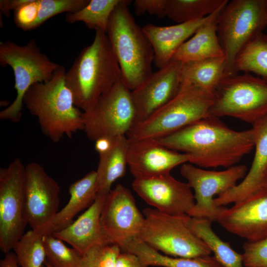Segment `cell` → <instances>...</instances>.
I'll return each mask as SVG.
<instances>
[{"label": "cell", "mask_w": 267, "mask_h": 267, "mask_svg": "<svg viewBox=\"0 0 267 267\" xmlns=\"http://www.w3.org/2000/svg\"><path fill=\"white\" fill-rule=\"evenodd\" d=\"M156 140L169 149L189 155V163L201 168H230L255 147L252 128L236 131L212 116Z\"/></svg>", "instance_id": "6da1fadb"}, {"label": "cell", "mask_w": 267, "mask_h": 267, "mask_svg": "<svg viewBox=\"0 0 267 267\" xmlns=\"http://www.w3.org/2000/svg\"><path fill=\"white\" fill-rule=\"evenodd\" d=\"M121 70L105 32L95 31L92 43L84 47L65 73L75 106L88 111L121 80Z\"/></svg>", "instance_id": "7a4b0ae2"}, {"label": "cell", "mask_w": 267, "mask_h": 267, "mask_svg": "<svg viewBox=\"0 0 267 267\" xmlns=\"http://www.w3.org/2000/svg\"><path fill=\"white\" fill-rule=\"evenodd\" d=\"M66 72L60 65L49 80L32 85L23 100L30 113L37 118L43 133L53 142L84 130L83 111L75 105L66 83Z\"/></svg>", "instance_id": "3957f363"}, {"label": "cell", "mask_w": 267, "mask_h": 267, "mask_svg": "<svg viewBox=\"0 0 267 267\" xmlns=\"http://www.w3.org/2000/svg\"><path fill=\"white\" fill-rule=\"evenodd\" d=\"M132 1L122 0L115 7L106 34L120 68L121 81L133 91L153 73L154 53L150 41L128 8Z\"/></svg>", "instance_id": "277c9868"}, {"label": "cell", "mask_w": 267, "mask_h": 267, "mask_svg": "<svg viewBox=\"0 0 267 267\" xmlns=\"http://www.w3.org/2000/svg\"><path fill=\"white\" fill-rule=\"evenodd\" d=\"M215 94L197 86L181 84L177 94L127 133L130 139H158L210 116Z\"/></svg>", "instance_id": "5b68a950"}, {"label": "cell", "mask_w": 267, "mask_h": 267, "mask_svg": "<svg viewBox=\"0 0 267 267\" xmlns=\"http://www.w3.org/2000/svg\"><path fill=\"white\" fill-rule=\"evenodd\" d=\"M267 26V0L227 2L217 22V35L225 58L224 77L236 74L234 63L238 54L248 43L263 33Z\"/></svg>", "instance_id": "8992f818"}, {"label": "cell", "mask_w": 267, "mask_h": 267, "mask_svg": "<svg viewBox=\"0 0 267 267\" xmlns=\"http://www.w3.org/2000/svg\"><path fill=\"white\" fill-rule=\"evenodd\" d=\"M0 64L12 69L16 91L13 101L0 112V119L17 123L22 117L26 91L35 84L49 80L60 65L43 53L33 39L23 45L10 41L1 42Z\"/></svg>", "instance_id": "52a82bcc"}, {"label": "cell", "mask_w": 267, "mask_h": 267, "mask_svg": "<svg viewBox=\"0 0 267 267\" xmlns=\"http://www.w3.org/2000/svg\"><path fill=\"white\" fill-rule=\"evenodd\" d=\"M143 213L144 224L137 239L171 257L196 258L211 255L208 245L189 226V216L168 215L149 208Z\"/></svg>", "instance_id": "ba28073f"}, {"label": "cell", "mask_w": 267, "mask_h": 267, "mask_svg": "<svg viewBox=\"0 0 267 267\" xmlns=\"http://www.w3.org/2000/svg\"><path fill=\"white\" fill-rule=\"evenodd\" d=\"M210 116H229L254 125L267 115V83L250 73L224 77L215 91Z\"/></svg>", "instance_id": "9c48e42d"}, {"label": "cell", "mask_w": 267, "mask_h": 267, "mask_svg": "<svg viewBox=\"0 0 267 267\" xmlns=\"http://www.w3.org/2000/svg\"><path fill=\"white\" fill-rule=\"evenodd\" d=\"M82 118L83 131L92 141L126 135L135 120L132 91L120 80L91 109L83 112Z\"/></svg>", "instance_id": "30bf717a"}, {"label": "cell", "mask_w": 267, "mask_h": 267, "mask_svg": "<svg viewBox=\"0 0 267 267\" xmlns=\"http://www.w3.org/2000/svg\"><path fill=\"white\" fill-rule=\"evenodd\" d=\"M26 165L19 158L0 169V248L6 254L24 234Z\"/></svg>", "instance_id": "8fae6325"}, {"label": "cell", "mask_w": 267, "mask_h": 267, "mask_svg": "<svg viewBox=\"0 0 267 267\" xmlns=\"http://www.w3.org/2000/svg\"><path fill=\"white\" fill-rule=\"evenodd\" d=\"M245 165H236L224 170L210 171L199 168L191 163L181 165L180 173L194 191L195 205L189 216L217 222L225 208L217 206L214 197L233 188L247 174Z\"/></svg>", "instance_id": "7c38bea8"}, {"label": "cell", "mask_w": 267, "mask_h": 267, "mask_svg": "<svg viewBox=\"0 0 267 267\" xmlns=\"http://www.w3.org/2000/svg\"><path fill=\"white\" fill-rule=\"evenodd\" d=\"M144 222L131 191L118 184L106 195L100 215L101 227L109 243L124 251L130 241L138 238Z\"/></svg>", "instance_id": "4fadbf2b"}, {"label": "cell", "mask_w": 267, "mask_h": 267, "mask_svg": "<svg viewBox=\"0 0 267 267\" xmlns=\"http://www.w3.org/2000/svg\"><path fill=\"white\" fill-rule=\"evenodd\" d=\"M26 216L31 229L47 234L58 213L60 188L40 164L26 165Z\"/></svg>", "instance_id": "5bb4252c"}, {"label": "cell", "mask_w": 267, "mask_h": 267, "mask_svg": "<svg viewBox=\"0 0 267 267\" xmlns=\"http://www.w3.org/2000/svg\"><path fill=\"white\" fill-rule=\"evenodd\" d=\"M226 230L254 242L267 237V188L259 187L230 208L217 221Z\"/></svg>", "instance_id": "9a60e30c"}, {"label": "cell", "mask_w": 267, "mask_h": 267, "mask_svg": "<svg viewBox=\"0 0 267 267\" xmlns=\"http://www.w3.org/2000/svg\"><path fill=\"white\" fill-rule=\"evenodd\" d=\"M134 191L148 204L171 215L189 214L195 205L191 188L170 174L151 178H134Z\"/></svg>", "instance_id": "2e32d148"}, {"label": "cell", "mask_w": 267, "mask_h": 267, "mask_svg": "<svg viewBox=\"0 0 267 267\" xmlns=\"http://www.w3.org/2000/svg\"><path fill=\"white\" fill-rule=\"evenodd\" d=\"M181 65L182 62L172 60L132 91L135 109L134 125L147 119L177 94L181 86Z\"/></svg>", "instance_id": "e0dca14e"}, {"label": "cell", "mask_w": 267, "mask_h": 267, "mask_svg": "<svg viewBox=\"0 0 267 267\" xmlns=\"http://www.w3.org/2000/svg\"><path fill=\"white\" fill-rule=\"evenodd\" d=\"M190 161L189 155L169 149L156 139H129L128 165L134 178L170 174L176 167Z\"/></svg>", "instance_id": "ac0fdd59"}, {"label": "cell", "mask_w": 267, "mask_h": 267, "mask_svg": "<svg viewBox=\"0 0 267 267\" xmlns=\"http://www.w3.org/2000/svg\"><path fill=\"white\" fill-rule=\"evenodd\" d=\"M107 195L98 194L93 203L76 221L52 235L69 244L81 255L94 246L110 244L100 223L101 213Z\"/></svg>", "instance_id": "d6986e66"}, {"label": "cell", "mask_w": 267, "mask_h": 267, "mask_svg": "<svg viewBox=\"0 0 267 267\" xmlns=\"http://www.w3.org/2000/svg\"><path fill=\"white\" fill-rule=\"evenodd\" d=\"M255 134V155L249 172L239 184L214 198L217 206H224L245 198L261 183L267 169V115L252 125Z\"/></svg>", "instance_id": "ffe728a7"}, {"label": "cell", "mask_w": 267, "mask_h": 267, "mask_svg": "<svg viewBox=\"0 0 267 267\" xmlns=\"http://www.w3.org/2000/svg\"><path fill=\"white\" fill-rule=\"evenodd\" d=\"M210 16L171 26H161L148 23L142 27V30L153 48L155 65L161 69L168 64L180 46L193 35Z\"/></svg>", "instance_id": "44dd1931"}, {"label": "cell", "mask_w": 267, "mask_h": 267, "mask_svg": "<svg viewBox=\"0 0 267 267\" xmlns=\"http://www.w3.org/2000/svg\"><path fill=\"white\" fill-rule=\"evenodd\" d=\"M224 6L210 15L193 36L180 46L172 60L184 63L224 56L217 32V18Z\"/></svg>", "instance_id": "7402d4cb"}, {"label": "cell", "mask_w": 267, "mask_h": 267, "mask_svg": "<svg viewBox=\"0 0 267 267\" xmlns=\"http://www.w3.org/2000/svg\"><path fill=\"white\" fill-rule=\"evenodd\" d=\"M70 198L66 205L58 212L48 233L63 229L73 222L74 217L81 211L89 208L98 194L96 171H91L69 187Z\"/></svg>", "instance_id": "603a6c76"}, {"label": "cell", "mask_w": 267, "mask_h": 267, "mask_svg": "<svg viewBox=\"0 0 267 267\" xmlns=\"http://www.w3.org/2000/svg\"><path fill=\"white\" fill-rule=\"evenodd\" d=\"M129 139L126 135L114 138L110 148L99 156L96 171L98 194H108L112 184L123 177L128 165Z\"/></svg>", "instance_id": "cb8c5ba5"}, {"label": "cell", "mask_w": 267, "mask_h": 267, "mask_svg": "<svg viewBox=\"0 0 267 267\" xmlns=\"http://www.w3.org/2000/svg\"><path fill=\"white\" fill-rule=\"evenodd\" d=\"M224 56L182 63L181 84H190L215 93L224 77Z\"/></svg>", "instance_id": "d4e9b609"}, {"label": "cell", "mask_w": 267, "mask_h": 267, "mask_svg": "<svg viewBox=\"0 0 267 267\" xmlns=\"http://www.w3.org/2000/svg\"><path fill=\"white\" fill-rule=\"evenodd\" d=\"M124 251L134 253L147 267H223L215 256L184 258L164 255L137 239L130 241Z\"/></svg>", "instance_id": "484cf974"}, {"label": "cell", "mask_w": 267, "mask_h": 267, "mask_svg": "<svg viewBox=\"0 0 267 267\" xmlns=\"http://www.w3.org/2000/svg\"><path fill=\"white\" fill-rule=\"evenodd\" d=\"M212 222L205 219L191 217L188 225L214 254L223 267H244L242 254L234 251L228 242L222 240L213 231Z\"/></svg>", "instance_id": "4316f807"}, {"label": "cell", "mask_w": 267, "mask_h": 267, "mask_svg": "<svg viewBox=\"0 0 267 267\" xmlns=\"http://www.w3.org/2000/svg\"><path fill=\"white\" fill-rule=\"evenodd\" d=\"M227 0H166L165 16L178 24L206 17L227 3Z\"/></svg>", "instance_id": "83f0119b"}, {"label": "cell", "mask_w": 267, "mask_h": 267, "mask_svg": "<svg viewBox=\"0 0 267 267\" xmlns=\"http://www.w3.org/2000/svg\"><path fill=\"white\" fill-rule=\"evenodd\" d=\"M234 71L253 73L267 83V35L260 34L242 49L236 57Z\"/></svg>", "instance_id": "f1b7e54d"}, {"label": "cell", "mask_w": 267, "mask_h": 267, "mask_svg": "<svg viewBox=\"0 0 267 267\" xmlns=\"http://www.w3.org/2000/svg\"><path fill=\"white\" fill-rule=\"evenodd\" d=\"M121 1L122 0H89L81 9L67 13L65 20L71 24L81 21L89 28L106 33L111 14Z\"/></svg>", "instance_id": "f546056e"}, {"label": "cell", "mask_w": 267, "mask_h": 267, "mask_svg": "<svg viewBox=\"0 0 267 267\" xmlns=\"http://www.w3.org/2000/svg\"><path fill=\"white\" fill-rule=\"evenodd\" d=\"M43 234L31 229L22 236L13 248L18 266L42 267L46 260Z\"/></svg>", "instance_id": "4dcf8cb0"}, {"label": "cell", "mask_w": 267, "mask_h": 267, "mask_svg": "<svg viewBox=\"0 0 267 267\" xmlns=\"http://www.w3.org/2000/svg\"><path fill=\"white\" fill-rule=\"evenodd\" d=\"M46 260L51 267H79L82 255L52 233L43 235Z\"/></svg>", "instance_id": "1f68e13d"}, {"label": "cell", "mask_w": 267, "mask_h": 267, "mask_svg": "<svg viewBox=\"0 0 267 267\" xmlns=\"http://www.w3.org/2000/svg\"><path fill=\"white\" fill-rule=\"evenodd\" d=\"M89 0H37L35 29L57 14L76 12L85 7Z\"/></svg>", "instance_id": "d6a6232c"}, {"label": "cell", "mask_w": 267, "mask_h": 267, "mask_svg": "<svg viewBox=\"0 0 267 267\" xmlns=\"http://www.w3.org/2000/svg\"><path fill=\"white\" fill-rule=\"evenodd\" d=\"M121 251L114 244L94 246L82 255L79 267H115L116 259Z\"/></svg>", "instance_id": "836d02e7"}, {"label": "cell", "mask_w": 267, "mask_h": 267, "mask_svg": "<svg viewBox=\"0 0 267 267\" xmlns=\"http://www.w3.org/2000/svg\"><path fill=\"white\" fill-rule=\"evenodd\" d=\"M243 249L244 267H267V237L256 242L246 241Z\"/></svg>", "instance_id": "e575fe53"}, {"label": "cell", "mask_w": 267, "mask_h": 267, "mask_svg": "<svg viewBox=\"0 0 267 267\" xmlns=\"http://www.w3.org/2000/svg\"><path fill=\"white\" fill-rule=\"evenodd\" d=\"M166 0H135L134 2V12L137 15L145 13L158 17L165 16Z\"/></svg>", "instance_id": "d590c367"}, {"label": "cell", "mask_w": 267, "mask_h": 267, "mask_svg": "<svg viewBox=\"0 0 267 267\" xmlns=\"http://www.w3.org/2000/svg\"><path fill=\"white\" fill-rule=\"evenodd\" d=\"M115 267H147L139 258L128 251H121L118 256Z\"/></svg>", "instance_id": "8d00e7d4"}, {"label": "cell", "mask_w": 267, "mask_h": 267, "mask_svg": "<svg viewBox=\"0 0 267 267\" xmlns=\"http://www.w3.org/2000/svg\"><path fill=\"white\" fill-rule=\"evenodd\" d=\"M28 1L29 0H0V11L5 16H8L11 11H15Z\"/></svg>", "instance_id": "74e56055"}, {"label": "cell", "mask_w": 267, "mask_h": 267, "mask_svg": "<svg viewBox=\"0 0 267 267\" xmlns=\"http://www.w3.org/2000/svg\"><path fill=\"white\" fill-rule=\"evenodd\" d=\"M114 139V138L102 137L94 141L95 149L99 155L104 153L110 148Z\"/></svg>", "instance_id": "f35d334b"}, {"label": "cell", "mask_w": 267, "mask_h": 267, "mask_svg": "<svg viewBox=\"0 0 267 267\" xmlns=\"http://www.w3.org/2000/svg\"><path fill=\"white\" fill-rule=\"evenodd\" d=\"M18 264L15 253L8 252L0 262V267H18Z\"/></svg>", "instance_id": "ab89813d"}, {"label": "cell", "mask_w": 267, "mask_h": 267, "mask_svg": "<svg viewBox=\"0 0 267 267\" xmlns=\"http://www.w3.org/2000/svg\"><path fill=\"white\" fill-rule=\"evenodd\" d=\"M260 187L267 188V169L264 175Z\"/></svg>", "instance_id": "60d3db41"}, {"label": "cell", "mask_w": 267, "mask_h": 267, "mask_svg": "<svg viewBox=\"0 0 267 267\" xmlns=\"http://www.w3.org/2000/svg\"><path fill=\"white\" fill-rule=\"evenodd\" d=\"M42 267H51L47 262V261L45 260L44 265H43Z\"/></svg>", "instance_id": "b9f144b4"}, {"label": "cell", "mask_w": 267, "mask_h": 267, "mask_svg": "<svg viewBox=\"0 0 267 267\" xmlns=\"http://www.w3.org/2000/svg\"></svg>", "instance_id": "7bdbcfd3"}]
</instances>
